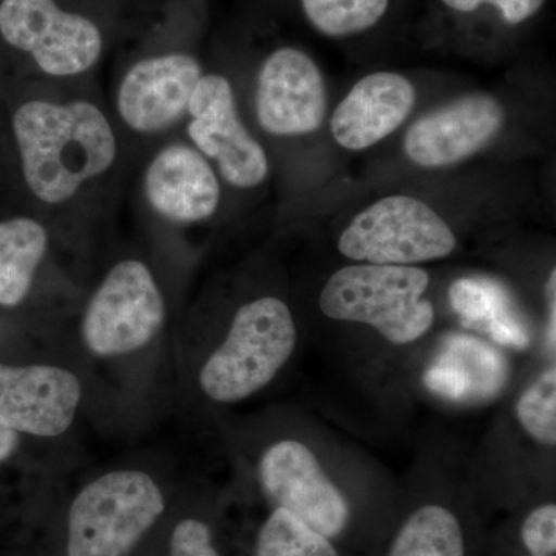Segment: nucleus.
<instances>
[{
  "mask_svg": "<svg viewBox=\"0 0 556 556\" xmlns=\"http://www.w3.org/2000/svg\"><path fill=\"white\" fill-rule=\"evenodd\" d=\"M13 131L25 182L46 206L70 203L118 159L112 123L91 101H27L14 113Z\"/></svg>",
  "mask_w": 556,
  "mask_h": 556,
  "instance_id": "obj_1",
  "label": "nucleus"
},
{
  "mask_svg": "<svg viewBox=\"0 0 556 556\" xmlns=\"http://www.w3.org/2000/svg\"><path fill=\"white\" fill-rule=\"evenodd\" d=\"M427 270L357 263L328 278L318 308L324 316L368 325L393 345H409L433 328L437 311L426 298Z\"/></svg>",
  "mask_w": 556,
  "mask_h": 556,
  "instance_id": "obj_2",
  "label": "nucleus"
},
{
  "mask_svg": "<svg viewBox=\"0 0 556 556\" xmlns=\"http://www.w3.org/2000/svg\"><path fill=\"white\" fill-rule=\"evenodd\" d=\"M298 343V328L283 300L263 295L237 309L222 345L200 371L204 396L236 404L277 378Z\"/></svg>",
  "mask_w": 556,
  "mask_h": 556,
  "instance_id": "obj_3",
  "label": "nucleus"
},
{
  "mask_svg": "<svg viewBox=\"0 0 556 556\" xmlns=\"http://www.w3.org/2000/svg\"><path fill=\"white\" fill-rule=\"evenodd\" d=\"M166 508L155 479L110 471L84 486L68 511V556H127Z\"/></svg>",
  "mask_w": 556,
  "mask_h": 556,
  "instance_id": "obj_4",
  "label": "nucleus"
},
{
  "mask_svg": "<svg viewBox=\"0 0 556 556\" xmlns=\"http://www.w3.org/2000/svg\"><path fill=\"white\" fill-rule=\"evenodd\" d=\"M455 232L434 208L409 195H391L358 212L340 233L343 257L382 266H416L455 252Z\"/></svg>",
  "mask_w": 556,
  "mask_h": 556,
  "instance_id": "obj_5",
  "label": "nucleus"
},
{
  "mask_svg": "<svg viewBox=\"0 0 556 556\" xmlns=\"http://www.w3.org/2000/svg\"><path fill=\"white\" fill-rule=\"evenodd\" d=\"M166 320V302L152 270L139 260H121L91 295L83 317L90 353L118 357L148 346Z\"/></svg>",
  "mask_w": 556,
  "mask_h": 556,
  "instance_id": "obj_6",
  "label": "nucleus"
},
{
  "mask_svg": "<svg viewBox=\"0 0 556 556\" xmlns=\"http://www.w3.org/2000/svg\"><path fill=\"white\" fill-rule=\"evenodd\" d=\"M0 35L53 78L89 72L104 49L93 21L62 10L54 0H2Z\"/></svg>",
  "mask_w": 556,
  "mask_h": 556,
  "instance_id": "obj_7",
  "label": "nucleus"
},
{
  "mask_svg": "<svg viewBox=\"0 0 556 556\" xmlns=\"http://www.w3.org/2000/svg\"><path fill=\"white\" fill-rule=\"evenodd\" d=\"M186 131L193 148L215 163L219 177L236 189L258 188L269 175L266 150L244 126L226 76L204 73L190 98Z\"/></svg>",
  "mask_w": 556,
  "mask_h": 556,
  "instance_id": "obj_8",
  "label": "nucleus"
},
{
  "mask_svg": "<svg viewBox=\"0 0 556 556\" xmlns=\"http://www.w3.org/2000/svg\"><path fill=\"white\" fill-rule=\"evenodd\" d=\"M258 481L274 508H283L329 540L350 526L345 495L303 442L283 439L266 448L260 457Z\"/></svg>",
  "mask_w": 556,
  "mask_h": 556,
  "instance_id": "obj_9",
  "label": "nucleus"
},
{
  "mask_svg": "<svg viewBox=\"0 0 556 556\" xmlns=\"http://www.w3.org/2000/svg\"><path fill=\"white\" fill-rule=\"evenodd\" d=\"M327 86L313 58L280 47L263 61L255 89L260 127L274 137H303L320 129L327 116Z\"/></svg>",
  "mask_w": 556,
  "mask_h": 556,
  "instance_id": "obj_10",
  "label": "nucleus"
},
{
  "mask_svg": "<svg viewBox=\"0 0 556 556\" xmlns=\"http://www.w3.org/2000/svg\"><path fill=\"white\" fill-rule=\"evenodd\" d=\"M203 75L200 61L179 51L135 62L116 89V113L135 134H163L185 118Z\"/></svg>",
  "mask_w": 556,
  "mask_h": 556,
  "instance_id": "obj_11",
  "label": "nucleus"
},
{
  "mask_svg": "<svg viewBox=\"0 0 556 556\" xmlns=\"http://www.w3.org/2000/svg\"><path fill=\"white\" fill-rule=\"evenodd\" d=\"M506 113L495 98L471 93L434 109L409 127L404 152L427 169L455 166L486 148L504 127Z\"/></svg>",
  "mask_w": 556,
  "mask_h": 556,
  "instance_id": "obj_12",
  "label": "nucleus"
},
{
  "mask_svg": "<svg viewBox=\"0 0 556 556\" xmlns=\"http://www.w3.org/2000/svg\"><path fill=\"white\" fill-rule=\"evenodd\" d=\"M80 397L79 379L68 369L0 364V426L17 433L61 437L75 420Z\"/></svg>",
  "mask_w": 556,
  "mask_h": 556,
  "instance_id": "obj_13",
  "label": "nucleus"
},
{
  "mask_svg": "<svg viewBox=\"0 0 556 556\" xmlns=\"http://www.w3.org/2000/svg\"><path fill=\"white\" fill-rule=\"evenodd\" d=\"M146 203L174 225H195L214 217L222 185L211 161L185 142H172L150 160L142 177Z\"/></svg>",
  "mask_w": 556,
  "mask_h": 556,
  "instance_id": "obj_14",
  "label": "nucleus"
},
{
  "mask_svg": "<svg viewBox=\"0 0 556 556\" xmlns=\"http://www.w3.org/2000/svg\"><path fill=\"white\" fill-rule=\"evenodd\" d=\"M416 105V89L401 73L376 72L358 80L331 118L340 148L365 150L396 131Z\"/></svg>",
  "mask_w": 556,
  "mask_h": 556,
  "instance_id": "obj_15",
  "label": "nucleus"
},
{
  "mask_svg": "<svg viewBox=\"0 0 556 556\" xmlns=\"http://www.w3.org/2000/svg\"><path fill=\"white\" fill-rule=\"evenodd\" d=\"M47 251L49 232L38 219L0 222V306L13 308L28 298Z\"/></svg>",
  "mask_w": 556,
  "mask_h": 556,
  "instance_id": "obj_16",
  "label": "nucleus"
},
{
  "mask_svg": "<svg viewBox=\"0 0 556 556\" xmlns=\"http://www.w3.org/2000/svg\"><path fill=\"white\" fill-rule=\"evenodd\" d=\"M387 556H466L463 525L442 504H424L399 527Z\"/></svg>",
  "mask_w": 556,
  "mask_h": 556,
  "instance_id": "obj_17",
  "label": "nucleus"
},
{
  "mask_svg": "<svg viewBox=\"0 0 556 556\" xmlns=\"http://www.w3.org/2000/svg\"><path fill=\"white\" fill-rule=\"evenodd\" d=\"M303 16L318 35L346 39L378 27L391 0H299Z\"/></svg>",
  "mask_w": 556,
  "mask_h": 556,
  "instance_id": "obj_18",
  "label": "nucleus"
},
{
  "mask_svg": "<svg viewBox=\"0 0 556 556\" xmlns=\"http://www.w3.org/2000/svg\"><path fill=\"white\" fill-rule=\"evenodd\" d=\"M255 556H340L332 540L300 521L294 515L274 508L260 529Z\"/></svg>",
  "mask_w": 556,
  "mask_h": 556,
  "instance_id": "obj_19",
  "label": "nucleus"
},
{
  "mask_svg": "<svg viewBox=\"0 0 556 556\" xmlns=\"http://www.w3.org/2000/svg\"><path fill=\"white\" fill-rule=\"evenodd\" d=\"M515 416L522 431L544 447L556 444V368L544 369L522 391L515 405Z\"/></svg>",
  "mask_w": 556,
  "mask_h": 556,
  "instance_id": "obj_20",
  "label": "nucleus"
},
{
  "mask_svg": "<svg viewBox=\"0 0 556 556\" xmlns=\"http://www.w3.org/2000/svg\"><path fill=\"white\" fill-rule=\"evenodd\" d=\"M450 13L471 16L482 10H490L507 27H519L541 13L547 0H439Z\"/></svg>",
  "mask_w": 556,
  "mask_h": 556,
  "instance_id": "obj_21",
  "label": "nucleus"
},
{
  "mask_svg": "<svg viewBox=\"0 0 556 556\" xmlns=\"http://www.w3.org/2000/svg\"><path fill=\"white\" fill-rule=\"evenodd\" d=\"M519 535L529 556H556L555 503L532 508L522 521Z\"/></svg>",
  "mask_w": 556,
  "mask_h": 556,
  "instance_id": "obj_22",
  "label": "nucleus"
},
{
  "mask_svg": "<svg viewBox=\"0 0 556 556\" xmlns=\"http://www.w3.org/2000/svg\"><path fill=\"white\" fill-rule=\"evenodd\" d=\"M170 556H219L206 522L182 519L172 532Z\"/></svg>",
  "mask_w": 556,
  "mask_h": 556,
  "instance_id": "obj_23",
  "label": "nucleus"
},
{
  "mask_svg": "<svg viewBox=\"0 0 556 556\" xmlns=\"http://www.w3.org/2000/svg\"><path fill=\"white\" fill-rule=\"evenodd\" d=\"M546 303H547V343L555 351L556 340V269H552L546 283Z\"/></svg>",
  "mask_w": 556,
  "mask_h": 556,
  "instance_id": "obj_24",
  "label": "nucleus"
},
{
  "mask_svg": "<svg viewBox=\"0 0 556 556\" xmlns=\"http://www.w3.org/2000/svg\"><path fill=\"white\" fill-rule=\"evenodd\" d=\"M20 444V433L5 426H0V463L9 459Z\"/></svg>",
  "mask_w": 556,
  "mask_h": 556,
  "instance_id": "obj_25",
  "label": "nucleus"
}]
</instances>
